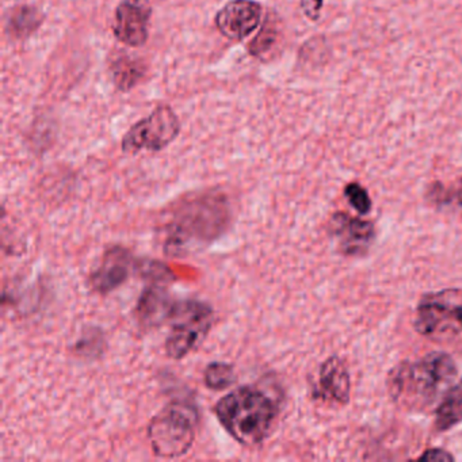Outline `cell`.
I'll list each match as a JSON object with an SVG mask.
<instances>
[{
	"label": "cell",
	"mask_w": 462,
	"mask_h": 462,
	"mask_svg": "<svg viewBox=\"0 0 462 462\" xmlns=\"http://www.w3.org/2000/svg\"><path fill=\"white\" fill-rule=\"evenodd\" d=\"M231 218L226 194L208 191L186 199L164 226V251L174 256L199 253L226 234Z\"/></svg>",
	"instance_id": "cell-1"
},
{
	"label": "cell",
	"mask_w": 462,
	"mask_h": 462,
	"mask_svg": "<svg viewBox=\"0 0 462 462\" xmlns=\"http://www.w3.org/2000/svg\"><path fill=\"white\" fill-rule=\"evenodd\" d=\"M283 396L277 388L243 385L229 392L215 405L221 426L240 445L263 442L282 408Z\"/></svg>",
	"instance_id": "cell-2"
},
{
	"label": "cell",
	"mask_w": 462,
	"mask_h": 462,
	"mask_svg": "<svg viewBox=\"0 0 462 462\" xmlns=\"http://www.w3.org/2000/svg\"><path fill=\"white\" fill-rule=\"evenodd\" d=\"M456 361L450 354L434 351L393 367L388 377V392L399 407L410 411L431 408L445 396L456 381Z\"/></svg>",
	"instance_id": "cell-3"
},
{
	"label": "cell",
	"mask_w": 462,
	"mask_h": 462,
	"mask_svg": "<svg viewBox=\"0 0 462 462\" xmlns=\"http://www.w3.org/2000/svg\"><path fill=\"white\" fill-rule=\"evenodd\" d=\"M199 415L196 405L172 402L148 424V440L155 456L178 458L188 453L196 439Z\"/></svg>",
	"instance_id": "cell-4"
},
{
	"label": "cell",
	"mask_w": 462,
	"mask_h": 462,
	"mask_svg": "<svg viewBox=\"0 0 462 462\" xmlns=\"http://www.w3.org/2000/svg\"><path fill=\"white\" fill-rule=\"evenodd\" d=\"M416 332L427 339L448 340L462 334V289L424 294L416 307Z\"/></svg>",
	"instance_id": "cell-5"
},
{
	"label": "cell",
	"mask_w": 462,
	"mask_h": 462,
	"mask_svg": "<svg viewBox=\"0 0 462 462\" xmlns=\"http://www.w3.org/2000/svg\"><path fill=\"white\" fill-rule=\"evenodd\" d=\"M215 312L207 302L199 300L177 301L174 312L169 320L167 335V356L171 359H182L196 350L212 328Z\"/></svg>",
	"instance_id": "cell-6"
},
{
	"label": "cell",
	"mask_w": 462,
	"mask_h": 462,
	"mask_svg": "<svg viewBox=\"0 0 462 462\" xmlns=\"http://www.w3.org/2000/svg\"><path fill=\"white\" fill-rule=\"evenodd\" d=\"M180 132V123L170 106H159L152 115L134 124L123 139V151L159 152L169 147Z\"/></svg>",
	"instance_id": "cell-7"
},
{
	"label": "cell",
	"mask_w": 462,
	"mask_h": 462,
	"mask_svg": "<svg viewBox=\"0 0 462 462\" xmlns=\"http://www.w3.org/2000/svg\"><path fill=\"white\" fill-rule=\"evenodd\" d=\"M329 234L337 242V250L345 256H364L375 240L372 221L337 212L329 218Z\"/></svg>",
	"instance_id": "cell-8"
},
{
	"label": "cell",
	"mask_w": 462,
	"mask_h": 462,
	"mask_svg": "<svg viewBox=\"0 0 462 462\" xmlns=\"http://www.w3.org/2000/svg\"><path fill=\"white\" fill-rule=\"evenodd\" d=\"M152 10L145 0H124L116 9L113 32L116 39L129 47H143L150 36Z\"/></svg>",
	"instance_id": "cell-9"
},
{
	"label": "cell",
	"mask_w": 462,
	"mask_h": 462,
	"mask_svg": "<svg viewBox=\"0 0 462 462\" xmlns=\"http://www.w3.org/2000/svg\"><path fill=\"white\" fill-rule=\"evenodd\" d=\"M136 267V259L128 248L115 245L107 248L98 267L90 274L91 289L99 294L112 293L123 286Z\"/></svg>",
	"instance_id": "cell-10"
},
{
	"label": "cell",
	"mask_w": 462,
	"mask_h": 462,
	"mask_svg": "<svg viewBox=\"0 0 462 462\" xmlns=\"http://www.w3.org/2000/svg\"><path fill=\"white\" fill-rule=\"evenodd\" d=\"M262 6L255 0H231L216 14L215 23L224 37L243 42L261 25Z\"/></svg>",
	"instance_id": "cell-11"
},
{
	"label": "cell",
	"mask_w": 462,
	"mask_h": 462,
	"mask_svg": "<svg viewBox=\"0 0 462 462\" xmlns=\"http://www.w3.org/2000/svg\"><path fill=\"white\" fill-rule=\"evenodd\" d=\"M312 396L328 405H346L350 402L351 378L345 361L337 356H328L319 367Z\"/></svg>",
	"instance_id": "cell-12"
},
{
	"label": "cell",
	"mask_w": 462,
	"mask_h": 462,
	"mask_svg": "<svg viewBox=\"0 0 462 462\" xmlns=\"http://www.w3.org/2000/svg\"><path fill=\"white\" fill-rule=\"evenodd\" d=\"M171 280H151L136 307L137 321L145 328H155L169 323L177 301L167 291L166 283Z\"/></svg>",
	"instance_id": "cell-13"
},
{
	"label": "cell",
	"mask_w": 462,
	"mask_h": 462,
	"mask_svg": "<svg viewBox=\"0 0 462 462\" xmlns=\"http://www.w3.org/2000/svg\"><path fill=\"white\" fill-rule=\"evenodd\" d=\"M462 421V378L453 383L440 399L435 410L434 427L437 431L445 432Z\"/></svg>",
	"instance_id": "cell-14"
},
{
	"label": "cell",
	"mask_w": 462,
	"mask_h": 462,
	"mask_svg": "<svg viewBox=\"0 0 462 462\" xmlns=\"http://www.w3.org/2000/svg\"><path fill=\"white\" fill-rule=\"evenodd\" d=\"M145 69L142 61L123 56L113 64V79L120 90H131L144 77Z\"/></svg>",
	"instance_id": "cell-15"
},
{
	"label": "cell",
	"mask_w": 462,
	"mask_h": 462,
	"mask_svg": "<svg viewBox=\"0 0 462 462\" xmlns=\"http://www.w3.org/2000/svg\"><path fill=\"white\" fill-rule=\"evenodd\" d=\"M42 15L34 7L21 6L10 15L9 31L18 39L31 36L42 25Z\"/></svg>",
	"instance_id": "cell-16"
},
{
	"label": "cell",
	"mask_w": 462,
	"mask_h": 462,
	"mask_svg": "<svg viewBox=\"0 0 462 462\" xmlns=\"http://www.w3.org/2000/svg\"><path fill=\"white\" fill-rule=\"evenodd\" d=\"M106 350V337L97 327H88L74 346V353L86 359H97Z\"/></svg>",
	"instance_id": "cell-17"
},
{
	"label": "cell",
	"mask_w": 462,
	"mask_h": 462,
	"mask_svg": "<svg viewBox=\"0 0 462 462\" xmlns=\"http://www.w3.org/2000/svg\"><path fill=\"white\" fill-rule=\"evenodd\" d=\"M204 383L212 391H224L236 383L234 366L226 362H212L204 372Z\"/></svg>",
	"instance_id": "cell-18"
},
{
	"label": "cell",
	"mask_w": 462,
	"mask_h": 462,
	"mask_svg": "<svg viewBox=\"0 0 462 462\" xmlns=\"http://www.w3.org/2000/svg\"><path fill=\"white\" fill-rule=\"evenodd\" d=\"M277 39V26H275V23H272L269 18L266 23H264L263 28L259 32L258 36L250 42L248 51H250L251 55L255 56V58H261V56H263L264 53L269 52V51L274 47Z\"/></svg>",
	"instance_id": "cell-19"
},
{
	"label": "cell",
	"mask_w": 462,
	"mask_h": 462,
	"mask_svg": "<svg viewBox=\"0 0 462 462\" xmlns=\"http://www.w3.org/2000/svg\"><path fill=\"white\" fill-rule=\"evenodd\" d=\"M346 199L359 215H367L373 208L372 199L364 186L356 182L348 183L345 188Z\"/></svg>",
	"instance_id": "cell-20"
},
{
	"label": "cell",
	"mask_w": 462,
	"mask_h": 462,
	"mask_svg": "<svg viewBox=\"0 0 462 462\" xmlns=\"http://www.w3.org/2000/svg\"><path fill=\"white\" fill-rule=\"evenodd\" d=\"M300 6L310 20L316 21L320 17L323 0H300Z\"/></svg>",
	"instance_id": "cell-21"
},
{
	"label": "cell",
	"mask_w": 462,
	"mask_h": 462,
	"mask_svg": "<svg viewBox=\"0 0 462 462\" xmlns=\"http://www.w3.org/2000/svg\"><path fill=\"white\" fill-rule=\"evenodd\" d=\"M453 459L454 457L448 451L438 448H429L419 457V461H453Z\"/></svg>",
	"instance_id": "cell-22"
},
{
	"label": "cell",
	"mask_w": 462,
	"mask_h": 462,
	"mask_svg": "<svg viewBox=\"0 0 462 462\" xmlns=\"http://www.w3.org/2000/svg\"><path fill=\"white\" fill-rule=\"evenodd\" d=\"M448 201L456 202L457 208L461 210L462 213V180H459L457 188L454 189L453 191L448 190V199H446V204H448Z\"/></svg>",
	"instance_id": "cell-23"
}]
</instances>
